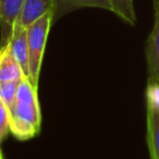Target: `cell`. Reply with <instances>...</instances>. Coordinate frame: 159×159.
Here are the masks:
<instances>
[{
    "label": "cell",
    "mask_w": 159,
    "mask_h": 159,
    "mask_svg": "<svg viewBox=\"0 0 159 159\" xmlns=\"http://www.w3.org/2000/svg\"><path fill=\"white\" fill-rule=\"evenodd\" d=\"M51 25L52 12H48L26 27L29 46V80L36 89L38 86L43 57Z\"/></svg>",
    "instance_id": "6da1fadb"
},
{
    "label": "cell",
    "mask_w": 159,
    "mask_h": 159,
    "mask_svg": "<svg viewBox=\"0 0 159 159\" xmlns=\"http://www.w3.org/2000/svg\"><path fill=\"white\" fill-rule=\"evenodd\" d=\"M152 1L155 23L146 43L145 55L147 60L148 83H159V0Z\"/></svg>",
    "instance_id": "7a4b0ae2"
},
{
    "label": "cell",
    "mask_w": 159,
    "mask_h": 159,
    "mask_svg": "<svg viewBox=\"0 0 159 159\" xmlns=\"http://www.w3.org/2000/svg\"><path fill=\"white\" fill-rule=\"evenodd\" d=\"M24 0H0V48L7 46L13 33L16 22L20 18Z\"/></svg>",
    "instance_id": "3957f363"
},
{
    "label": "cell",
    "mask_w": 159,
    "mask_h": 159,
    "mask_svg": "<svg viewBox=\"0 0 159 159\" xmlns=\"http://www.w3.org/2000/svg\"><path fill=\"white\" fill-rule=\"evenodd\" d=\"M13 57L16 59L23 70V73L29 77V46H27V29L19 20L16 22L13 33L8 43Z\"/></svg>",
    "instance_id": "277c9868"
},
{
    "label": "cell",
    "mask_w": 159,
    "mask_h": 159,
    "mask_svg": "<svg viewBox=\"0 0 159 159\" xmlns=\"http://www.w3.org/2000/svg\"><path fill=\"white\" fill-rule=\"evenodd\" d=\"M82 8H100L111 11L110 0H52V24L66 14Z\"/></svg>",
    "instance_id": "5b68a950"
},
{
    "label": "cell",
    "mask_w": 159,
    "mask_h": 159,
    "mask_svg": "<svg viewBox=\"0 0 159 159\" xmlns=\"http://www.w3.org/2000/svg\"><path fill=\"white\" fill-rule=\"evenodd\" d=\"M24 76L22 68L12 55L9 45L0 48V83L21 81Z\"/></svg>",
    "instance_id": "8992f818"
},
{
    "label": "cell",
    "mask_w": 159,
    "mask_h": 159,
    "mask_svg": "<svg viewBox=\"0 0 159 159\" xmlns=\"http://www.w3.org/2000/svg\"><path fill=\"white\" fill-rule=\"evenodd\" d=\"M48 12H52V0H24L19 22L29 27Z\"/></svg>",
    "instance_id": "52a82bcc"
},
{
    "label": "cell",
    "mask_w": 159,
    "mask_h": 159,
    "mask_svg": "<svg viewBox=\"0 0 159 159\" xmlns=\"http://www.w3.org/2000/svg\"><path fill=\"white\" fill-rule=\"evenodd\" d=\"M147 144L150 159H159V108L147 107Z\"/></svg>",
    "instance_id": "ba28073f"
},
{
    "label": "cell",
    "mask_w": 159,
    "mask_h": 159,
    "mask_svg": "<svg viewBox=\"0 0 159 159\" xmlns=\"http://www.w3.org/2000/svg\"><path fill=\"white\" fill-rule=\"evenodd\" d=\"M9 115L16 116V117L33 124L38 130L40 129L42 117H40V109L38 102L27 104V102H16L13 106L9 109Z\"/></svg>",
    "instance_id": "9c48e42d"
},
{
    "label": "cell",
    "mask_w": 159,
    "mask_h": 159,
    "mask_svg": "<svg viewBox=\"0 0 159 159\" xmlns=\"http://www.w3.org/2000/svg\"><path fill=\"white\" fill-rule=\"evenodd\" d=\"M110 3L111 12L116 13L130 25H135L136 16H135L133 0H110Z\"/></svg>",
    "instance_id": "30bf717a"
},
{
    "label": "cell",
    "mask_w": 159,
    "mask_h": 159,
    "mask_svg": "<svg viewBox=\"0 0 159 159\" xmlns=\"http://www.w3.org/2000/svg\"><path fill=\"white\" fill-rule=\"evenodd\" d=\"M19 84H20V81L0 83V99L5 102L8 109L11 108L16 102Z\"/></svg>",
    "instance_id": "8fae6325"
},
{
    "label": "cell",
    "mask_w": 159,
    "mask_h": 159,
    "mask_svg": "<svg viewBox=\"0 0 159 159\" xmlns=\"http://www.w3.org/2000/svg\"><path fill=\"white\" fill-rule=\"evenodd\" d=\"M10 132V116L9 109L5 105V102L0 99V144L2 139Z\"/></svg>",
    "instance_id": "7c38bea8"
},
{
    "label": "cell",
    "mask_w": 159,
    "mask_h": 159,
    "mask_svg": "<svg viewBox=\"0 0 159 159\" xmlns=\"http://www.w3.org/2000/svg\"><path fill=\"white\" fill-rule=\"evenodd\" d=\"M5 157H3V155H2V152H1V149H0V159H3Z\"/></svg>",
    "instance_id": "4fadbf2b"
},
{
    "label": "cell",
    "mask_w": 159,
    "mask_h": 159,
    "mask_svg": "<svg viewBox=\"0 0 159 159\" xmlns=\"http://www.w3.org/2000/svg\"><path fill=\"white\" fill-rule=\"evenodd\" d=\"M3 159H5V158H3Z\"/></svg>",
    "instance_id": "5bb4252c"
}]
</instances>
